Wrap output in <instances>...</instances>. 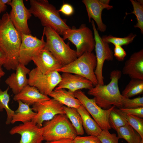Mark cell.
<instances>
[{
    "instance_id": "603a6c76",
    "label": "cell",
    "mask_w": 143,
    "mask_h": 143,
    "mask_svg": "<svg viewBox=\"0 0 143 143\" xmlns=\"http://www.w3.org/2000/svg\"><path fill=\"white\" fill-rule=\"evenodd\" d=\"M18 106L17 109L14 111L11 123L14 124L20 122L24 123L32 121L37 113L34 111L30 106L20 100L17 101Z\"/></svg>"
},
{
    "instance_id": "6da1fadb",
    "label": "cell",
    "mask_w": 143,
    "mask_h": 143,
    "mask_svg": "<svg viewBox=\"0 0 143 143\" xmlns=\"http://www.w3.org/2000/svg\"><path fill=\"white\" fill-rule=\"evenodd\" d=\"M21 35L16 30L6 12L0 19V46L6 56L3 65L8 70H15L19 63V57Z\"/></svg>"
},
{
    "instance_id": "f546056e",
    "label": "cell",
    "mask_w": 143,
    "mask_h": 143,
    "mask_svg": "<svg viewBox=\"0 0 143 143\" xmlns=\"http://www.w3.org/2000/svg\"><path fill=\"white\" fill-rule=\"evenodd\" d=\"M136 36V34L131 33L124 37H118L109 35H103L101 38L104 41L108 43H111L114 46H122L128 45L132 43Z\"/></svg>"
},
{
    "instance_id": "4316f807",
    "label": "cell",
    "mask_w": 143,
    "mask_h": 143,
    "mask_svg": "<svg viewBox=\"0 0 143 143\" xmlns=\"http://www.w3.org/2000/svg\"><path fill=\"white\" fill-rule=\"evenodd\" d=\"M115 110L138 133L142 139H143V118L123 112L115 108Z\"/></svg>"
},
{
    "instance_id": "83f0119b",
    "label": "cell",
    "mask_w": 143,
    "mask_h": 143,
    "mask_svg": "<svg viewBox=\"0 0 143 143\" xmlns=\"http://www.w3.org/2000/svg\"><path fill=\"white\" fill-rule=\"evenodd\" d=\"M10 88L8 87L5 90L3 91L0 88V112L5 109L6 111L7 118L5 122L7 125L11 123L14 111L9 107L8 104L10 101V96L8 92Z\"/></svg>"
},
{
    "instance_id": "7a4b0ae2",
    "label": "cell",
    "mask_w": 143,
    "mask_h": 143,
    "mask_svg": "<svg viewBox=\"0 0 143 143\" xmlns=\"http://www.w3.org/2000/svg\"><path fill=\"white\" fill-rule=\"evenodd\" d=\"M122 74L119 70H113L110 73L111 80L109 83L106 85L97 84L89 90L88 94L94 97L93 99L96 104L102 109H108L113 106L119 109L123 108L122 96L118 85Z\"/></svg>"
},
{
    "instance_id": "d6a6232c",
    "label": "cell",
    "mask_w": 143,
    "mask_h": 143,
    "mask_svg": "<svg viewBox=\"0 0 143 143\" xmlns=\"http://www.w3.org/2000/svg\"><path fill=\"white\" fill-rule=\"evenodd\" d=\"M101 143H119V138L115 133H111L108 130H102L97 136Z\"/></svg>"
},
{
    "instance_id": "74e56055",
    "label": "cell",
    "mask_w": 143,
    "mask_h": 143,
    "mask_svg": "<svg viewBox=\"0 0 143 143\" xmlns=\"http://www.w3.org/2000/svg\"><path fill=\"white\" fill-rule=\"evenodd\" d=\"M45 143H74L73 139H65L51 141H46Z\"/></svg>"
},
{
    "instance_id": "60d3db41",
    "label": "cell",
    "mask_w": 143,
    "mask_h": 143,
    "mask_svg": "<svg viewBox=\"0 0 143 143\" xmlns=\"http://www.w3.org/2000/svg\"><path fill=\"white\" fill-rule=\"evenodd\" d=\"M5 74V73L3 70L2 66H0V82L2 78L3 77Z\"/></svg>"
},
{
    "instance_id": "8d00e7d4",
    "label": "cell",
    "mask_w": 143,
    "mask_h": 143,
    "mask_svg": "<svg viewBox=\"0 0 143 143\" xmlns=\"http://www.w3.org/2000/svg\"><path fill=\"white\" fill-rule=\"evenodd\" d=\"M58 11L59 12H61L66 16H70L74 13V9L71 5L68 3H65L62 5Z\"/></svg>"
},
{
    "instance_id": "3957f363",
    "label": "cell",
    "mask_w": 143,
    "mask_h": 143,
    "mask_svg": "<svg viewBox=\"0 0 143 143\" xmlns=\"http://www.w3.org/2000/svg\"><path fill=\"white\" fill-rule=\"evenodd\" d=\"M29 9L32 14L38 18L41 25L54 30L60 35L70 28L60 16L55 7L47 0H30Z\"/></svg>"
},
{
    "instance_id": "52a82bcc",
    "label": "cell",
    "mask_w": 143,
    "mask_h": 143,
    "mask_svg": "<svg viewBox=\"0 0 143 143\" xmlns=\"http://www.w3.org/2000/svg\"><path fill=\"white\" fill-rule=\"evenodd\" d=\"M62 36L64 40L68 39L75 46L77 57L86 52H92L95 48L93 33L85 24L78 28L73 26L66 30Z\"/></svg>"
},
{
    "instance_id": "d4e9b609",
    "label": "cell",
    "mask_w": 143,
    "mask_h": 143,
    "mask_svg": "<svg viewBox=\"0 0 143 143\" xmlns=\"http://www.w3.org/2000/svg\"><path fill=\"white\" fill-rule=\"evenodd\" d=\"M134 129L129 124H126L117 129V136L119 139H123L128 143H140L142 139Z\"/></svg>"
},
{
    "instance_id": "7c38bea8",
    "label": "cell",
    "mask_w": 143,
    "mask_h": 143,
    "mask_svg": "<svg viewBox=\"0 0 143 143\" xmlns=\"http://www.w3.org/2000/svg\"><path fill=\"white\" fill-rule=\"evenodd\" d=\"M21 42L20 46L19 62L25 66L31 61L33 57L45 47V42L43 32L41 39L30 34L21 35Z\"/></svg>"
},
{
    "instance_id": "ac0fdd59",
    "label": "cell",
    "mask_w": 143,
    "mask_h": 143,
    "mask_svg": "<svg viewBox=\"0 0 143 143\" xmlns=\"http://www.w3.org/2000/svg\"><path fill=\"white\" fill-rule=\"evenodd\" d=\"M122 73L131 79L143 80V50L132 54L125 62Z\"/></svg>"
},
{
    "instance_id": "b9f144b4",
    "label": "cell",
    "mask_w": 143,
    "mask_h": 143,
    "mask_svg": "<svg viewBox=\"0 0 143 143\" xmlns=\"http://www.w3.org/2000/svg\"><path fill=\"white\" fill-rule=\"evenodd\" d=\"M140 143H143V139H142Z\"/></svg>"
},
{
    "instance_id": "f1b7e54d",
    "label": "cell",
    "mask_w": 143,
    "mask_h": 143,
    "mask_svg": "<svg viewBox=\"0 0 143 143\" xmlns=\"http://www.w3.org/2000/svg\"><path fill=\"white\" fill-rule=\"evenodd\" d=\"M130 1L133 6V10L131 13H126V16L131 14H133L135 15L137 23L134 27L139 28L141 34H143V1L142 0H130Z\"/></svg>"
},
{
    "instance_id": "d590c367",
    "label": "cell",
    "mask_w": 143,
    "mask_h": 143,
    "mask_svg": "<svg viewBox=\"0 0 143 143\" xmlns=\"http://www.w3.org/2000/svg\"><path fill=\"white\" fill-rule=\"evenodd\" d=\"M114 46L113 55L118 61H123L127 55L126 51L122 46L119 45Z\"/></svg>"
},
{
    "instance_id": "8fae6325",
    "label": "cell",
    "mask_w": 143,
    "mask_h": 143,
    "mask_svg": "<svg viewBox=\"0 0 143 143\" xmlns=\"http://www.w3.org/2000/svg\"><path fill=\"white\" fill-rule=\"evenodd\" d=\"M64 106L53 98L36 103L32 108L37 113L31 121L41 128L44 122L51 120L57 115L65 114Z\"/></svg>"
},
{
    "instance_id": "ba28073f",
    "label": "cell",
    "mask_w": 143,
    "mask_h": 143,
    "mask_svg": "<svg viewBox=\"0 0 143 143\" xmlns=\"http://www.w3.org/2000/svg\"><path fill=\"white\" fill-rule=\"evenodd\" d=\"M28 74V85L34 87L41 93L47 96L56 87L61 79V75L57 71L45 74L37 67L30 70Z\"/></svg>"
},
{
    "instance_id": "1f68e13d",
    "label": "cell",
    "mask_w": 143,
    "mask_h": 143,
    "mask_svg": "<svg viewBox=\"0 0 143 143\" xmlns=\"http://www.w3.org/2000/svg\"><path fill=\"white\" fill-rule=\"evenodd\" d=\"M122 101L123 108H133L143 107V97L130 99L122 96Z\"/></svg>"
},
{
    "instance_id": "484cf974",
    "label": "cell",
    "mask_w": 143,
    "mask_h": 143,
    "mask_svg": "<svg viewBox=\"0 0 143 143\" xmlns=\"http://www.w3.org/2000/svg\"><path fill=\"white\" fill-rule=\"evenodd\" d=\"M143 92V80L131 79L122 92V95L125 97L131 98L140 94Z\"/></svg>"
},
{
    "instance_id": "f35d334b",
    "label": "cell",
    "mask_w": 143,
    "mask_h": 143,
    "mask_svg": "<svg viewBox=\"0 0 143 143\" xmlns=\"http://www.w3.org/2000/svg\"><path fill=\"white\" fill-rule=\"evenodd\" d=\"M6 60V55L0 46V66H2L5 63Z\"/></svg>"
},
{
    "instance_id": "4dcf8cb0",
    "label": "cell",
    "mask_w": 143,
    "mask_h": 143,
    "mask_svg": "<svg viewBox=\"0 0 143 143\" xmlns=\"http://www.w3.org/2000/svg\"><path fill=\"white\" fill-rule=\"evenodd\" d=\"M109 122L111 128L116 131L119 127L128 124L126 121L116 111L115 108L110 114Z\"/></svg>"
},
{
    "instance_id": "9c48e42d",
    "label": "cell",
    "mask_w": 143,
    "mask_h": 143,
    "mask_svg": "<svg viewBox=\"0 0 143 143\" xmlns=\"http://www.w3.org/2000/svg\"><path fill=\"white\" fill-rule=\"evenodd\" d=\"M73 94L102 130H109L111 128L109 123V117L111 111L115 106H113L108 109H104L97 105L93 99L89 98L81 90L76 91Z\"/></svg>"
},
{
    "instance_id": "5bb4252c",
    "label": "cell",
    "mask_w": 143,
    "mask_h": 143,
    "mask_svg": "<svg viewBox=\"0 0 143 143\" xmlns=\"http://www.w3.org/2000/svg\"><path fill=\"white\" fill-rule=\"evenodd\" d=\"M9 133L20 135V143H42L43 140L42 127H39L32 121L14 127Z\"/></svg>"
},
{
    "instance_id": "cb8c5ba5",
    "label": "cell",
    "mask_w": 143,
    "mask_h": 143,
    "mask_svg": "<svg viewBox=\"0 0 143 143\" xmlns=\"http://www.w3.org/2000/svg\"><path fill=\"white\" fill-rule=\"evenodd\" d=\"M66 115L75 129L77 135L84 133L81 117L76 109L64 106Z\"/></svg>"
},
{
    "instance_id": "44dd1931",
    "label": "cell",
    "mask_w": 143,
    "mask_h": 143,
    "mask_svg": "<svg viewBox=\"0 0 143 143\" xmlns=\"http://www.w3.org/2000/svg\"><path fill=\"white\" fill-rule=\"evenodd\" d=\"M48 96L68 107L77 109L82 105L73 93L64 89L55 88Z\"/></svg>"
},
{
    "instance_id": "e0dca14e",
    "label": "cell",
    "mask_w": 143,
    "mask_h": 143,
    "mask_svg": "<svg viewBox=\"0 0 143 143\" xmlns=\"http://www.w3.org/2000/svg\"><path fill=\"white\" fill-rule=\"evenodd\" d=\"M61 75V80L56 89H67L73 93L83 89L89 90L93 87L90 81L78 75L64 72Z\"/></svg>"
},
{
    "instance_id": "2e32d148",
    "label": "cell",
    "mask_w": 143,
    "mask_h": 143,
    "mask_svg": "<svg viewBox=\"0 0 143 143\" xmlns=\"http://www.w3.org/2000/svg\"><path fill=\"white\" fill-rule=\"evenodd\" d=\"M32 61L40 72L45 74L57 71L63 66L45 47L33 57Z\"/></svg>"
},
{
    "instance_id": "8992f818",
    "label": "cell",
    "mask_w": 143,
    "mask_h": 143,
    "mask_svg": "<svg viewBox=\"0 0 143 143\" xmlns=\"http://www.w3.org/2000/svg\"><path fill=\"white\" fill-rule=\"evenodd\" d=\"M97 65L95 55L86 52L69 64L57 70L59 72L68 73L83 77L90 81L93 85L98 84L95 74Z\"/></svg>"
},
{
    "instance_id": "ab89813d",
    "label": "cell",
    "mask_w": 143,
    "mask_h": 143,
    "mask_svg": "<svg viewBox=\"0 0 143 143\" xmlns=\"http://www.w3.org/2000/svg\"><path fill=\"white\" fill-rule=\"evenodd\" d=\"M7 7L6 5L3 4L1 0H0V14L6 10Z\"/></svg>"
},
{
    "instance_id": "4fadbf2b",
    "label": "cell",
    "mask_w": 143,
    "mask_h": 143,
    "mask_svg": "<svg viewBox=\"0 0 143 143\" xmlns=\"http://www.w3.org/2000/svg\"><path fill=\"white\" fill-rule=\"evenodd\" d=\"M9 5L11 7L9 14L10 18L16 30L21 35L31 34L28 21L32 14L25 6L23 1L12 0Z\"/></svg>"
},
{
    "instance_id": "5b68a950",
    "label": "cell",
    "mask_w": 143,
    "mask_h": 143,
    "mask_svg": "<svg viewBox=\"0 0 143 143\" xmlns=\"http://www.w3.org/2000/svg\"><path fill=\"white\" fill-rule=\"evenodd\" d=\"M43 140L74 139L77 136L75 130L65 114H59L47 121L42 127Z\"/></svg>"
},
{
    "instance_id": "e575fe53",
    "label": "cell",
    "mask_w": 143,
    "mask_h": 143,
    "mask_svg": "<svg viewBox=\"0 0 143 143\" xmlns=\"http://www.w3.org/2000/svg\"><path fill=\"white\" fill-rule=\"evenodd\" d=\"M119 109L123 112L143 118V107L133 108H122Z\"/></svg>"
},
{
    "instance_id": "836d02e7",
    "label": "cell",
    "mask_w": 143,
    "mask_h": 143,
    "mask_svg": "<svg viewBox=\"0 0 143 143\" xmlns=\"http://www.w3.org/2000/svg\"><path fill=\"white\" fill-rule=\"evenodd\" d=\"M73 140L74 143H101L97 136L93 135L77 136Z\"/></svg>"
},
{
    "instance_id": "277c9868",
    "label": "cell",
    "mask_w": 143,
    "mask_h": 143,
    "mask_svg": "<svg viewBox=\"0 0 143 143\" xmlns=\"http://www.w3.org/2000/svg\"><path fill=\"white\" fill-rule=\"evenodd\" d=\"M43 32L46 38L45 48L50 51L63 66L77 58L76 50L72 49L54 30L44 27Z\"/></svg>"
},
{
    "instance_id": "9a60e30c",
    "label": "cell",
    "mask_w": 143,
    "mask_h": 143,
    "mask_svg": "<svg viewBox=\"0 0 143 143\" xmlns=\"http://www.w3.org/2000/svg\"><path fill=\"white\" fill-rule=\"evenodd\" d=\"M110 0H83L82 2L86 7L89 23L92 19L95 22L97 27V30L101 32H105L106 25L103 23L102 18L103 10L112 9L113 6L110 5Z\"/></svg>"
},
{
    "instance_id": "ffe728a7",
    "label": "cell",
    "mask_w": 143,
    "mask_h": 143,
    "mask_svg": "<svg viewBox=\"0 0 143 143\" xmlns=\"http://www.w3.org/2000/svg\"><path fill=\"white\" fill-rule=\"evenodd\" d=\"M13 100L15 101L20 100L29 106L36 103L50 99L48 96L40 93L34 87L28 85L18 93L15 95Z\"/></svg>"
},
{
    "instance_id": "d6986e66",
    "label": "cell",
    "mask_w": 143,
    "mask_h": 143,
    "mask_svg": "<svg viewBox=\"0 0 143 143\" xmlns=\"http://www.w3.org/2000/svg\"><path fill=\"white\" fill-rule=\"evenodd\" d=\"M15 73H12L6 80L5 83L11 89L15 95L19 93L28 84L26 75L30 70L23 65L19 63Z\"/></svg>"
},
{
    "instance_id": "30bf717a",
    "label": "cell",
    "mask_w": 143,
    "mask_h": 143,
    "mask_svg": "<svg viewBox=\"0 0 143 143\" xmlns=\"http://www.w3.org/2000/svg\"><path fill=\"white\" fill-rule=\"evenodd\" d=\"M91 23L95 42V48L97 61L95 74L98 82L97 84L103 85H104L102 75L103 65L105 60L112 61L113 60V53L109 43L104 41L99 35L95 26L94 21L92 20Z\"/></svg>"
},
{
    "instance_id": "7402d4cb",
    "label": "cell",
    "mask_w": 143,
    "mask_h": 143,
    "mask_svg": "<svg viewBox=\"0 0 143 143\" xmlns=\"http://www.w3.org/2000/svg\"><path fill=\"white\" fill-rule=\"evenodd\" d=\"M77 109L81 116L83 127L86 133L88 135L98 136L102 130L88 112L82 105Z\"/></svg>"
}]
</instances>
